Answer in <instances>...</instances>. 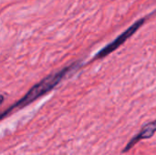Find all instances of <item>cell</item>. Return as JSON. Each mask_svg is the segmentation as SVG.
<instances>
[{"instance_id": "obj_1", "label": "cell", "mask_w": 156, "mask_h": 155, "mask_svg": "<svg viewBox=\"0 0 156 155\" xmlns=\"http://www.w3.org/2000/svg\"><path fill=\"white\" fill-rule=\"evenodd\" d=\"M80 66V61H77V62L71 64L70 66H68V67L64 68L63 69H61L60 71H58V72H57L55 74L48 75V77H46L45 79H43L40 82H38L37 84H36L35 86H33L28 90V92L22 99H20L17 102H16L15 104H13L9 109H7L1 115V118L2 119L5 118L7 114H9L14 110H17V109L24 108V107L27 106L28 104L32 103L37 99H38L41 96L47 94L51 90H53L69 72H71L72 70H75V69H79Z\"/></svg>"}, {"instance_id": "obj_3", "label": "cell", "mask_w": 156, "mask_h": 155, "mask_svg": "<svg viewBox=\"0 0 156 155\" xmlns=\"http://www.w3.org/2000/svg\"><path fill=\"white\" fill-rule=\"evenodd\" d=\"M156 132V120L154 122H151L147 124H145L142 130L140 131V132L134 136L126 145V147L122 150V153H127L129 152L138 142H140L141 140H145V139H150L151 137L154 136V134Z\"/></svg>"}, {"instance_id": "obj_2", "label": "cell", "mask_w": 156, "mask_h": 155, "mask_svg": "<svg viewBox=\"0 0 156 155\" xmlns=\"http://www.w3.org/2000/svg\"><path fill=\"white\" fill-rule=\"evenodd\" d=\"M146 21V17H143L139 20H137L133 25H132L128 29H126L123 33H122L119 37H117L112 42L105 46L102 49H101L93 58V59H101L105 58L106 56L112 53L114 50H116L119 47H121L129 37H131Z\"/></svg>"}]
</instances>
